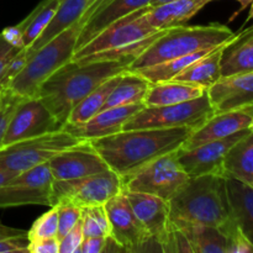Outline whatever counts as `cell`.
Wrapping results in <instances>:
<instances>
[{
    "instance_id": "f546056e",
    "label": "cell",
    "mask_w": 253,
    "mask_h": 253,
    "mask_svg": "<svg viewBox=\"0 0 253 253\" xmlns=\"http://www.w3.org/2000/svg\"><path fill=\"white\" fill-rule=\"evenodd\" d=\"M120 74L110 77L106 79L105 82L100 84L98 88L94 89L93 91L88 94L83 100L79 101L72 111L69 113L68 119H67L66 124H71V125H78V124H83L88 121L89 119L93 118L94 115L103 110L104 104H105L106 99H108L109 94L111 93L115 85L118 84L119 79H120ZM64 124V125H66Z\"/></svg>"
},
{
    "instance_id": "484cf974",
    "label": "cell",
    "mask_w": 253,
    "mask_h": 253,
    "mask_svg": "<svg viewBox=\"0 0 253 253\" xmlns=\"http://www.w3.org/2000/svg\"><path fill=\"white\" fill-rule=\"evenodd\" d=\"M226 44L227 43L222 44V46L215 48L214 51L209 52L205 56L198 58L197 61L189 64L187 68L183 69L179 74H177L173 78V81L197 84V85L209 89L210 86L214 85L216 82H219L222 78L221 59L222 52H224V48Z\"/></svg>"
},
{
    "instance_id": "f6af8a7d",
    "label": "cell",
    "mask_w": 253,
    "mask_h": 253,
    "mask_svg": "<svg viewBox=\"0 0 253 253\" xmlns=\"http://www.w3.org/2000/svg\"><path fill=\"white\" fill-rule=\"evenodd\" d=\"M168 1H170V0H152L150 4V6L151 7L158 6V5H162V4H165V2H168Z\"/></svg>"
},
{
    "instance_id": "e0dca14e",
    "label": "cell",
    "mask_w": 253,
    "mask_h": 253,
    "mask_svg": "<svg viewBox=\"0 0 253 253\" xmlns=\"http://www.w3.org/2000/svg\"><path fill=\"white\" fill-rule=\"evenodd\" d=\"M54 180H69L110 169L89 141L69 147L48 161Z\"/></svg>"
},
{
    "instance_id": "4dcf8cb0",
    "label": "cell",
    "mask_w": 253,
    "mask_h": 253,
    "mask_svg": "<svg viewBox=\"0 0 253 253\" xmlns=\"http://www.w3.org/2000/svg\"><path fill=\"white\" fill-rule=\"evenodd\" d=\"M61 0H42L29 15L21 21L22 41L25 48L31 47L40 39L49 22L53 19Z\"/></svg>"
},
{
    "instance_id": "8d00e7d4",
    "label": "cell",
    "mask_w": 253,
    "mask_h": 253,
    "mask_svg": "<svg viewBox=\"0 0 253 253\" xmlns=\"http://www.w3.org/2000/svg\"><path fill=\"white\" fill-rule=\"evenodd\" d=\"M56 207L58 210V235L57 237L61 239L82 219V208L68 202H58Z\"/></svg>"
},
{
    "instance_id": "9c48e42d",
    "label": "cell",
    "mask_w": 253,
    "mask_h": 253,
    "mask_svg": "<svg viewBox=\"0 0 253 253\" xmlns=\"http://www.w3.org/2000/svg\"><path fill=\"white\" fill-rule=\"evenodd\" d=\"M123 190V178L111 169L77 179H53L51 207L58 202H68L79 208L104 205Z\"/></svg>"
},
{
    "instance_id": "1f68e13d",
    "label": "cell",
    "mask_w": 253,
    "mask_h": 253,
    "mask_svg": "<svg viewBox=\"0 0 253 253\" xmlns=\"http://www.w3.org/2000/svg\"><path fill=\"white\" fill-rule=\"evenodd\" d=\"M214 49L215 48L203 49V51L194 52V53L187 54V56L177 57V58L169 59V61L161 62V63H157V64H152V66L145 67V68L135 69L133 72H136V73L140 74L141 77L147 79L150 83L167 82L174 78L177 74H179L183 69L187 68L189 64H192L193 62L197 61L198 58L205 56V54L214 51ZM128 71H130V69H128Z\"/></svg>"
},
{
    "instance_id": "74e56055",
    "label": "cell",
    "mask_w": 253,
    "mask_h": 253,
    "mask_svg": "<svg viewBox=\"0 0 253 253\" xmlns=\"http://www.w3.org/2000/svg\"><path fill=\"white\" fill-rule=\"evenodd\" d=\"M84 240L82 219L59 239V253H79L82 242Z\"/></svg>"
},
{
    "instance_id": "9a60e30c",
    "label": "cell",
    "mask_w": 253,
    "mask_h": 253,
    "mask_svg": "<svg viewBox=\"0 0 253 253\" xmlns=\"http://www.w3.org/2000/svg\"><path fill=\"white\" fill-rule=\"evenodd\" d=\"M249 131L251 130L241 131L229 137L208 141L188 150L179 148L175 155L183 169L190 178L207 174L224 175V161L227 152Z\"/></svg>"
},
{
    "instance_id": "b9f144b4",
    "label": "cell",
    "mask_w": 253,
    "mask_h": 253,
    "mask_svg": "<svg viewBox=\"0 0 253 253\" xmlns=\"http://www.w3.org/2000/svg\"><path fill=\"white\" fill-rule=\"evenodd\" d=\"M22 24L19 22L15 26L6 27V29L2 30L1 35L4 36V39L6 40L7 42L12 44V46L17 47V48H25L24 41H22Z\"/></svg>"
},
{
    "instance_id": "ab89813d",
    "label": "cell",
    "mask_w": 253,
    "mask_h": 253,
    "mask_svg": "<svg viewBox=\"0 0 253 253\" xmlns=\"http://www.w3.org/2000/svg\"><path fill=\"white\" fill-rule=\"evenodd\" d=\"M110 237H84L79 253H100L106 251Z\"/></svg>"
},
{
    "instance_id": "d4e9b609",
    "label": "cell",
    "mask_w": 253,
    "mask_h": 253,
    "mask_svg": "<svg viewBox=\"0 0 253 253\" xmlns=\"http://www.w3.org/2000/svg\"><path fill=\"white\" fill-rule=\"evenodd\" d=\"M208 91L204 86L179 81H167L151 83L146 93L145 106H162L193 100Z\"/></svg>"
},
{
    "instance_id": "3957f363",
    "label": "cell",
    "mask_w": 253,
    "mask_h": 253,
    "mask_svg": "<svg viewBox=\"0 0 253 253\" xmlns=\"http://www.w3.org/2000/svg\"><path fill=\"white\" fill-rule=\"evenodd\" d=\"M168 203L172 225L200 224L222 227L232 217L225 175L189 178Z\"/></svg>"
},
{
    "instance_id": "e575fe53",
    "label": "cell",
    "mask_w": 253,
    "mask_h": 253,
    "mask_svg": "<svg viewBox=\"0 0 253 253\" xmlns=\"http://www.w3.org/2000/svg\"><path fill=\"white\" fill-rule=\"evenodd\" d=\"M27 231L0 224V253H27Z\"/></svg>"
},
{
    "instance_id": "7bdbcfd3",
    "label": "cell",
    "mask_w": 253,
    "mask_h": 253,
    "mask_svg": "<svg viewBox=\"0 0 253 253\" xmlns=\"http://www.w3.org/2000/svg\"><path fill=\"white\" fill-rule=\"evenodd\" d=\"M14 175L15 174H12V173L6 172V170H4V169H1V168H0V187H1L2 184H5L6 182H9V180L11 179Z\"/></svg>"
},
{
    "instance_id": "7a4b0ae2",
    "label": "cell",
    "mask_w": 253,
    "mask_h": 253,
    "mask_svg": "<svg viewBox=\"0 0 253 253\" xmlns=\"http://www.w3.org/2000/svg\"><path fill=\"white\" fill-rule=\"evenodd\" d=\"M126 62H94L76 63L69 61L51 74L37 90L36 95L62 125L69 113L90 91L110 77L127 71Z\"/></svg>"
},
{
    "instance_id": "7c38bea8",
    "label": "cell",
    "mask_w": 253,
    "mask_h": 253,
    "mask_svg": "<svg viewBox=\"0 0 253 253\" xmlns=\"http://www.w3.org/2000/svg\"><path fill=\"white\" fill-rule=\"evenodd\" d=\"M104 205L110 222V240L116 246L125 251L136 252L152 241L133 212L125 193H119Z\"/></svg>"
},
{
    "instance_id": "5b68a950",
    "label": "cell",
    "mask_w": 253,
    "mask_h": 253,
    "mask_svg": "<svg viewBox=\"0 0 253 253\" xmlns=\"http://www.w3.org/2000/svg\"><path fill=\"white\" fill-rule=\"evenodd\" d=\"M235 36L234 31L221 24L169 27L130 64L128 69L135 71L203 49L216 48L229 43Z\"/></svg>"
},
{
    "instance_id": "603a6c76",
    "label": "cell",
    "mask_w": 253,
    "mask_h": 253,
    "mask_svg": "<svg viewBox=\"0 0 253 253\" xmlns=\"http://www.w3.org/2000/svg\"><path fill=\"white\" fill-rule=\"evenodd\" d=\"M225 177L232 219L253 245V187L236 178Z\"/></svg>"
},
{
    "instance_id": "8fae6325",
    "label": "cell",
    "mask_w": 253,
    "mask_h": 253,
    "mask_svg": "<svg viewBox=\"0 0 253 253\" xmlns=\"http://www.w3.org/2000/svg\"><path fill=\"white\" fill-rule=\"evenodd\" d=\"M59 128H62V125L42 103L41 99L37 96L22 98L10 119L2 146L53 132Z\"/></svg>"
},
{
    "instance_id": "cb8c5ba5",
    "label": "cell",
    "mask_w": 253,
    "mask_h": 253,
    "mask_svg": "<svg viewBox=\"0 0 253 253\" xmlns=\"http://www.w3.org/2000/svg\"><path fill=\"white\" fill-rule=\"evenodd\" d=\"M253 71V26L236 34L234 40L225 46L221 59V76Z\"/></svg>"
},
{
    "instance_id": "ee69618b",
    "label": "cell",
    "mask_w": 253,
    "mask_h": 253,
    "mask_svg": "<svg viewBox=\"0 0 253 253\" xmlns=\"http://www.w3.org/2000/svg\"><path fill=\"white\" fill-rule=\"evenodd\" d=\"M236 1L240 2V5H241V9H240V11H242V10H245L246 7L251 6L253 0H236Z\"/></svg>"
},
{
    "instance_id": "277c9868",
    "label": "cell",
    "mask_w": 253,
    "mask_h": 253,
    "mask_svg": "<svg viewBox=\"0 0 253 253\" xmlns=\"http://www.w3.org/2000/svg\"><path fill=\"white\" fill-rule=\"evenodd\" d=\"M103 1L104 0H95L81 19L36 49L27 58L24 68L11 79L4 90L12 91L22 98L36 95L41 84L53 72L71 61L84 24Z\"/></svg>"
},
{
    "instance_id": "30bf717a",
    "label": "cell",
    "mask_w": 253,
    "mask_h": 253,
    "mask_svg": "<svg viewBox=\"0 0 253 253\" xmlns=\"http://www.w3.org/2000/svg\"><path fill=\"white\" fill-rule=\"evenodd\" d=\"M52 177L48 163L14 175L0 187V209L25 205H52Z\"/></svg>"
},
{
    "instance_id": "d6986e66",
    "label": "cell",
    "mask_w": 253,
    "mask_h": 253,
    "mask_svg": "<svg viewBox=\"0 0 253 253\" xmlns=\"http://www.w3.org/2000/svg\"><path fill=\"white\" fill-rule=\"evenodd\" d=\"M151 1L152 0H104L84 24L77 42L76 51L118 20L150 6Z\"/></svg>"
},
{
    "instance_id": "6da1fadb",
    "label": "cell",
    "mask_w": 253,
    "mask_h": 253,
    "mask_svg": "<svg viewBox=\"0 0 253 253\" xmlns=\"http://www.w3.org/2000/svg\"><path fill=\"white\" fill-rule=\"evenodd\" d=\"M192 131L188 127L123 130L89 142L111 170L125 177L156 158L179 150Z\"/></svg>"
},
{
    "instance_id": "52a82bcc",
    "label": "cell",
    "mask_w": 253,
    "mask_h": 253,
    "mask_svg": "<svg viewBox=\"0 0 253 253\" xmlns=\"http://www.w3.org/2000/svg\"><path fill=\"white\" fill-rule=\"evenodd\" d=\"M215 114L208 91L193 100L162 106H143L133 114L123 130L188 127L195 130Z\"/></svg>"
},
{
    "instance_id": "ac0fdd59",
    "label": "cell",
    "mask_w": 253,
    "mask_h": 253,
    "mask_svg": "<svg viewBox=\"0 0 253 253\" xmlns=\"http://www.w3.org/2000/svg\"><path fill=\"white\" fill-rule=\"evenodd\" d=\"M145 106L143 103L132 104V105L109 108L99 111L96 115L89 119L88 121L78 125L66 124L62 128L68 131L76 137L82 140H94V138L105 137L123 131L126 121Z\"/></svg>"
},
{
    "instance_id": "7402d4cb",
    "label": "cell",
    "mask_w": 253,
    "mask_h": 253,
    "mask_svg": "<svg viewBox=\"0 0 253 253\" xmlns=\"http://www.w3.org/2000/svg\"><path fill=\"white\" fill-rule=\"evenodd\" d=\"M192 253H227V239L220 227L200 224L172 225Z\"/></svg>"
},
{
    "instance_id": "f35d334b",
    "label": "cell",
    "mask_w": 253,
    "mask_h": 253,
    "mask_svg": "<svg viewBox=\"0 0 253 253\" xmlns=\"http://www.w3.org/2000/svg\"><path fill=\"white\" fill-rule=\"evenodd\" d=\"M27 253H59V239H40L30 241Z\"/></svg>"
},
{
    "instance_id": "d6a6232c",
    "label": "cell",
    "mask_w": 253,
    "mask_h": 253,
    "mask_svg": "<svg viewBox=\"0 0 253 253\" xmlns=\"http://www.w3.org/2000/svg\"><path fill=\"white\" fill-rule=\"evenodd\" d=\"M82 226L84 237H110V222L105 205L82 208Z\"/></svg>"
},
{
    "instance_id": "4fadbf2b",
    "label": "cell",
    "mask_w": 253,
    "mask_h": 253,
    "mask_svg": "<svg viewBox=\"0 0 253 253\" xmlns=\"http://www.w3.org/2000/svg\"><path fill=\"white\" fill-rule=\"evenodd\" d=\"M147 7L150 6H146L143 9L138 10V11L133 12V14L127 15V16L118 20L113 25L104 29L94 39H91L84 46L77 49L71 61H78V59L89 56V54H94L98 53V52L108 51V49L116 48V47L130 44L132 42L138 41V40L151 36V35L156 34V32L162 31V30H157L155 27L148 26L145 22L141 21V14Z\"/></svg>"
},
{
    "instance_id": "83f0119b",
    "label": "cell",
    "mask_w": 253,
    "mask_h": 253,
    "mask_svg": "<svg viewBox=\"0 0 253 253\" xmlns=\"http://www.w3.org/2000/svg\"><path fill=\"white\" fill-rule=\"evenodd\" d=\"M150 82L133 71H125L121 73L120 79L115 88L111 90L104 104V109L118 108V106L132 105L143 103Z\"/></svg>"
},
{
    "instance_id": "4316f807",
    "label": "cell",
    "mask_w": 253,
    "mask_h": 253,
    "mask_svg": "<svg viewBox=\"0 0 253 253\" xmlns=\"http://www.w3.org/2000/svg\"><path fill=\"white\" fill-rule=\"evenodd\" d=\"M95 0H61L59 6L54 14L53 19L49 22L48 26L40 36V39L32 44L31 47L26 48V57L29 58L36 49L43 46L44 43L53 39L56 35L66 30L71 25H73L77 20L83 16L84 12L89 9Z\"/></svg>"
},
{
    "instance_id": "44dd1931",
    "label": "cell",
    "mask_w": 253,
    "mask_h": 253,
    "mask_svg": "<svg viewBox=\"0 0 253 253\" xmlns=\"http://www.w3.org/2000/svg\"><path fill=\"white\" fill-rule=\"evenodd\" d=\"M214 0H170L162 5L147 7L141 14V21L157 30L184 25L205 5Z\"/></svg>"
},
{
    "instance_id": "ba28073f",
    "label": "cell",
    "mask_w": 253,
    "mask_h": 253,
    "mask_svg": "<svg viewBox=\"0 0 253 253\" xmlns=\"http://www.w3.org/2000/svg\"><path fill=\"white\" fill-rule=\"evenodd\" d=\"M175 152L161 156L136 172L121 177L124 190L155 195L169 202L190 178L180 166Z\"/></svg>"
},
{
    "instance_id": "bcb514c9",
    "label": "cell",
    "mask_w": 253,
    "mask_h": 253,
    "mask_svg": "<svg viewBox=\"0 0 253 253\" xmlns=\"http://www.w3.org/2000/svg\"><path fill=\"white\" fill-rule=\"evenodd\" d=\"M250 19L253 20V1L251 4V10H250Z\"/></svg>"
},
{
    "instance_id": "ffe728a7",
    "label": "cell",
    "mask_w": 253,
    "mask_h": 253,
    "mask_svg": "<svg viewBox=\"0 0 253 253\" xmlns=\"http://www.w3.org/2000/svg\"><path fill=\"white\" fill-rule=\"evenodd\" d=\"M208 94L215 113L253 103V71L222 77L208 89Z\"/></svg>"
},
{
    "instance_id": "2e32d148",
    "label": "cell",
    "mask_w": 253,
    "mask_h": 253,
    "mask_svg": "<svg viewBox=\"0 0 253 253\" xmlns=\"http://www.w3.org/2000/svg\"><path fill=\"white\" fill-rule=\"evenodd\" d=\"M253 128V103L217 111L203 125L192 131L180 148H193L208 141L229 137L237 132Z\"/></svg>"
},
{
    "instance_id": "5bb4252c",
    "label": "cell",
    "mask_w": 253,
    "mask_h": 253,
    "mask_svg": "<svg viewBox=\"0 0 253 253\" xmlns=\"http://www.w3.org/2000/svg\"><path fill=\"white\" fill-rule=\"evenodd\" d=\"M123 192L151 240L158 245L162 252H170L173 227L169 217V203L155 195L128 190Z\"/></svg>"
},
{
    "instance_id": "f1b7e54d",
    "label": "cell",
    "mask_w": 253,
    "mask_h": 253,
    "mask_svg": "<svg viewBox=\"0 0 253 253\" xmlns=\"http://www.w3.org/2000/svg\"><path fill=\"white\" fill-rule=\"evenodd\" d=\"M224 175L251 184L253 179V130L229 150L224 161Z\"/></svg>"
},
{
    "instance_id": "d590c367",
    "label": "cell",
    "mask_w": 253,
    "mask_h": 253,
    "mask_svg": "<svg viewBox=\"0 0 253 253\" xmlns=\"http://www.w3.org/2000/svg\"><path fill=\"white\" fill-rule=\"evenodd\" d=\"M21 99L22 96L10 90H0V148L2 147V140L6 133L10 119Z\"/></svg>"
},
{
    "instance_id": "836d02e7",
    "label": "cell",
    "mask_w": 253,
    "mask_h": 253,
    "mask_svg": "<svg viewBox=\"0 0 253 253\" xmlns=\"http://www.w3.org/2000/svg\"><path fill=\"white\" fill-rule=\"evenodd\" d=\"M58 235V210L56 205L49 207L48 211L42 214L32 224L31 229L27 231L29 241L40 239H51Z\"/></svg>"
},
{
    "instance_id": "7dc6e473",
    "label": "cell",
    "mask_w": 253,
    "mask_h": 253,
    "mask_svg": "<svg viewBox=\"0 0 253 253\" xmlns=\"http://www.w3.org/2000/svg\"><path fill=\"white\" fill-rule=\"evenodd\" d=\"M251 185L253 187V179H252V182H251Z\"/></svg>"
},
{
    "instance_id": "8992f818",
    "label": "cell",
    "mask_w": 253,
    "mask_h": 253,
    "mask_svg": "<svg viewBox=\"0 0 253 253\" xmlns=\"http://www.w3.org/2000/svg\"><path fill=\"white\" fill-rule=\"evenodd\" d=\"M64 128L19 141L0 148V168L12 174L48 163L53 156L83 142Z\"/></svg>"
},
{
    "instance_id": "60d3db41",
    "label": "cell",
    "mask_w": 253,
    "mask_h": 253,
    "mask_svg": "<svg viewBox=\"0 0 253 253\" xmlns=\"http://www.w3.org/2000/svg\"><path fill=\"white\" fill-rule=\"evenodd\" d=\"M20 51H21V48H17V47L12 46V44L10 43V42H7L6 40L4 39V36L0 34V77H1L2 72L5 71L7 64L10 63V61H11Z\"/></svg>"
}]
</instances>
